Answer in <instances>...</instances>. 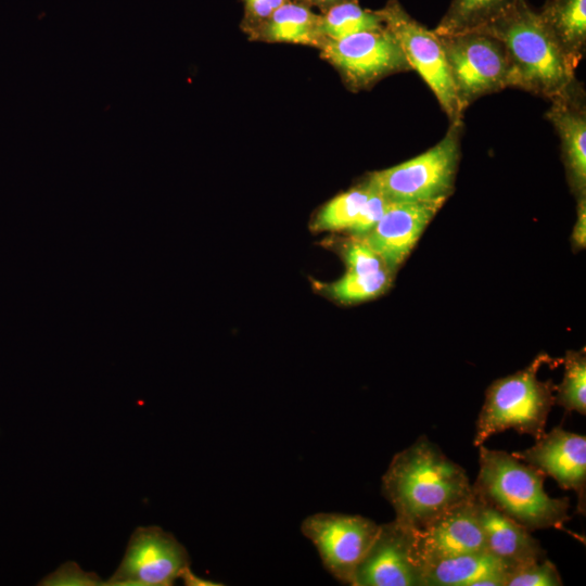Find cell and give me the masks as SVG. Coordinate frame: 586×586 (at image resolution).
I'll return each instance as SVG.
<instances>
[{
  "instance_id": "6da1fadb",
  "label": "cell",
  "mask_w": 586,
  "mask_h": 586,
  "mask_svg": "<svg viewBox=\"0 0 586 586\" xmlns=\"http://www.w3.org/2000/svg\"><path fill=\"white\" fill-rule=\"evenodd\" d=\"M382 494L397 522L419 530L469 499L473 489L464 469L422 435L393 457L382 476Z\"/></svg>"
},
{
  "instance_id": "7a4b0ae2",
  "label": "cell",
  "mask_w": 586,
  "mask_h": 586,
  "mask_svg": "<svg viewBox=\"0 0 586 586\" xmlns=\"http://www.w3.org/2000/svg\"><path fill=\"white\" fill-rule=\"evenodd\" d=\"M498 39L508 61V87L549 100L575 80V67L565 56L538 12L518 1L500 17L476 30Z\"/></svg>"
},
{
  "instance_id": "3957f363",
  "label": "cell",
  "mask_w": 586,
  "mask_h": 586,
  "mask_svg": "<svg viewBox=\"0 0 586 586\" xmlns=\"http://www.w3.org/2000/svg\"><path fill=\"white\" fill-rule=\"evenodd\" d=\"M546 475L505 450L479 446V473L473 493L528 531H566L568 497L552 498L544 489Z\"/></svg>"
},
{
  "instance_id": "277c9868",
  "label": "cell",
  "mask_w": 586,
  "mask_h": 586,
  "mask_svg": "<svg viewBox=\"0 0 586 586\" xmlns=\"http://www.w3.org/2000/svg\"><path fill=\"white\" fill-rule=\"evenodd\" d=\"M542 362L538 357L524 370L492 383L476 420L474 446L509 429L535 440L545 433L555 396L551 383L537 379Z\"/></svg>"
},
{
  "instance_id": "5b68a950",
  "label": "cell",
  "mask_w": 586,
  "mask_h": 586,
  "mask_svg": "<svg viewBox=\"0 0 586 586\" xmlns=\"http://www.w3.org/2000/svg\"><path fill=\"white\" fill-rule=\"evenodd\" d=\"M462 120L453 122L444 138L422 154L374 171L367 179L390 202L447 199L460 158Z\"/></svg>"
},
{
  "instance_id": "8992f818",
  "label": "cell",
  "mask_w": 586,
  "mask_h": 586,
  "mask_svg": "<svg viewBox=\"0 0 586 586\" xmlns=\"http://www.w3.org/2000/svg\"><path fill=\"white\" fill-rule=\"evenodd\" d=\"M378 12L411 69L430 87L450 123L462 120L464 110L457 97L441 37L415 20L397 0H388Z\"/></svg>"
},
{
  "instance_id": "52a82bcc",
  "label": "cell",
  "mask_w": 586,
  "mask_h": 586,
  "mask_svg": "<svg viewBox=\"0 0 586 586\" xmlns=\"http://www.w3.org/2000/svg\"><path fill=\"white\" fill-rule=\"evenodd\" d=\"M440 37L463 110L480 97L508 87V61L498 39L481 31Z\"/></svg>"
},
{
  "instance_id": "ba28073f",
  "label": "cell",
  "mask_w": 586,
  "mask_h": 586,
  "mask_svg": "<svg viewBox=\"0 0 586 586\" xmlns=\"http://www.w3.org/2000/svg\"><path fill=\"white\" fill-rule=\"evenodd\" d=\"M321 56L333 65L353 90L372 86L383 77L411 69L394 37L384 26L341 39H327Z\"/></svg>"
},
{
  "instance_id": "9c48e42d",
  "label": "cell",
  "mask_w": 586,
  "mask_h": 586,
  "mask_svg": "<svg viewBox=\"0 0 586 586\" xmlns=\"http://www.w3.org/2000/svg\"><path fill=\"white\" fill-rule=\"evenodd\" d=\"M379 526L361 515L320 512L306 518L301 530L317 548L324 568L340 582L353 585Z\"/></svg>"
},
{
  "instance_id": "30bf717a",
  "label": "cell",
  "mask_w": 586,
  "mask_h": 586,
  "mask_svg": "<svg viewBox=\"0 0 586 586\" xmlns=\"http://www.w3.org/2000/svg\"><path fill=\"white\" fill-rule=\"evenodd\" d=\"M190 568L186 548L158 526L137 527L109 586H169Z\"/></svg>"
},
{
  "instance_id": "8fae6325",
  "label": "cell",
  "mask_w": 586,
  "mask_h": 586,
  "mask_svg": "<svg viewBox=\"0 0 586 586\" xmlns=\"http://www.w3.org/2000/svg\"><path fill=\"white\" fill-rule=\"evenodd\" d=\"M412 546L422 572L442 560L486 550L474 493L423 527L412 530Z\"/></svg>"
},
{
  "instance_id": "7c38bea8",
  "label": "cell",
  "mask_w": 586,
  "mask_h": 586,
  "mask_svg": "<svg viewBox=\"0 0 586 586\" xmlns=\"http://www.w3.org/2000/svg\"><path fill=\"white\" fill-rule=\"evenodd\" d=\"M353 586H423V572L413 555L412 530L396 520L380 525L356 569Z\"/></svg>"
},
{
  "instance_id": "4fadbf2b",
  "label": "cell",
  "mask_w": 586,
  "mask_h": 586,
  "mask_svg": "<svg viewBox=\"0 0 586 586\" xmlns=\"http://www.w3.org/2000/svg\"><path fill=\"white\" fill-rule=\"evenodd\" d=\"M521 461L551 476L563 489L577 495L579 513H585L586 436L561 426L544 433L536 443L522 451L512 453Z\"/></svg>"
},
{
  "instance_id": "5bb4252c",
  "label": "cell",
  "mask_w": 586,
  "mask_h": 586,
  "mask_svg": "<svg viewBox=\"0 0 586 586\" xmlns=\"http://www.w3.org/2000/svg\"><path fill=\"white\" fill-rule=\"evenodd\" d=\"M445 200L390 202L379 222L362 240L388 269L396 268L410 253Z\"/></svg>"
},
{
  "instance_id": "9a60e30c",
  "label": "cell",
  "mask_w": 586,
  "mask_h": 586,
  "mask_svg": "<svg viewBox=\"0 0 586 586\" xmlns=\"http://www.w3.org/2000/svg\"><path fill=\"white\" fill-rule=\"evenodd\" d=\"M547 118L553 125L562 146L571 184L579 198L586 189V111L584 92L574 80L551 99Z\"/></svg>"
},
{
  "instance_id": "2e32d148",
  "label": "cell",
  "mask_w": 586,
  "mask_h": 586,
  "mask_svg": "<svg viewBox=\"0 0 586 586\" xmlns=\"http://www.w3.org/2000/svg\"><path fill=\"white\" fill-rule=\"evenodd\" d=\"M479 520L486 550L510 571L545 559L546 552L527 528L475 494Z\"/></svg>"
},
{
  "instance_id": "e0dca14e",
  "label": "cell",
  "mask_w": 586,
  "mask_h": 586,
  "mask_svg": "<svg viewBox=\"0 0 586 586\" xmlns=\"http://www.w3.org/2000/svg\"><path fill=\"white\" fill-rule=\"evenodd\" d=\"M510 569L487 550L436 562L423 570V586H506Z\"/></svg>"
},
{
  "instance_id": "ac0fdd59",
  "label": "cell",
  "mask_w": 586,
  "mask_h": 586,
  "mask_svg": "<svg viewBox=\"0 0 586 586\" xmlns=\"http://www.w3.org/2000/svg\"><path fill=\"white\" fill-rule=\"evenodd\" d=\"M320 24L321 14L314 12L310 5L300 0H289L249 34L258 40L320 49L327 40L321 34Z\"/></svg>"
},
{
  "instance_id": "d6986e66",
  "label": "cell",
  "mask_w": 586,
  "mask_h": 586,
  "mask_svg": "<svg viewBox=\"0 0 586 586\" xmlns=\"http://www.w3.org/2000/svg\"><path fill=\"white\" fill-rule=\"evenodd\" d=\"M574 67L586 47V0H547L538 12Z\"/></svg>"
},
{
  "instance_id": "ffe728a7",
  "label": "cell",
  "mask_w": 586,
  "mask_h": 586,
  "mask_svg": "<svg viewBox=\"0 0 586 586\" xmlns=\"http://www.w3.org/2000/svg\"><path fill=\"white\" fill-rule=\"evenodd\" d=\"M520 0H453L434 33L450 36L476 31L491 24Z\"/></svg>"
},
{
  "instance_id": "44dd1931",
  "label": "cell",
  "mask_w": 586,
  "mask_h": 586,
  "mask_svg": "<svg viewBox=\"0 0 586 586\" xmlns=\"http://www.w3.org/2000/svg\"><path fill=\"white\" fill-rule=\"evenodd\" d=\"M384 27L377 11L364 9L357 0H343L321 13V34L326 39H341L353 34Z\"/></svg>"
},
{
  "instance_id": "7402d4cb",
  "label": "cell",
  "mask_w": 586,
  "mask_h": 586,
  "mask_svg": "<svg viewBox=\"0 0 586 586\" xmlns=\"http://www.w3.org/2000/svg\"><path fill=\"white\" fill-rule=\"evenodd\" d=\"M370 190L371 187L366 181L333 198L319 211L313 222V230H348L368 199Z\"/></svg>"
},
{
  "instance_id": "603a6c76",
  "label": "cell",
  "mask_w": 586,
  "mask_h": 586,
  "mask_svg": "<svg viewBox=\"0 0 586 586\" xmlns=\"http://www.w3.org/2000/svg\"><path fill=\"white\" fill-rule=\"evenodd\" d=\"M564 375L557 387L555 403L569 411L586 415V357L585 352H568L564 358Z\"/></svg>"
},
{
  "instance_id": "cb8c5ba5",
  "label": "cell",
  "mask_w": 586,
  "mask_h": 586,
  "mask_svg": "<svg viewBox=\"0 0 586 586\" xmlns=\"http://www.w3.org/2000/svg\"><path fill=\"white\" fill-rule=\"evenodd\" d=\"M390 282L388 268L362 275L346 272L340 280L329 285V293L340 302L357 303L381 294Z\"/></svg>"
},
{
  "instance_id": "d4e9b609",
  "label": "cell",
  "mask_w": 586,
  "mask_h": 586,
  "mask_svg": "<svg viewBox=\"0 0 586 586\" xmlns=\"http://www.w3.org/2000/svg\"><path fill=\"white\" fill-rule=\"evenodd\" d=\"M557 566L548 559L532 562L509 572L506 586H561Z\"/></svg>"
},
{
  "instance_id": "484cf974",
  "label": "cell",
  "mask_w": 586,
  "mask_h": 586,
  "mask_svg": "<svg viewBox=\"0 0 586 586\" xmlns=\"http://www.w3.org/2000/svg\"><path fill=\"white\" fill-rule=\"evenodd\" d=\"M370 187L368 199L348 229L356 239H362L374 228L390 204V201L380 191L371 184Z\"/></svg>"
},
{
  "instance_id": "4316f807",
  "label": "cell",
  "mask_w": 586,
  "mask_h": 586,
  "mask_svg": "<svg viewBox=\"0 0 586 586\" xmlns=\"http://www.w3.org/2000/svg\"><path fill=\"white\" fill-rule=\"evenodd\" d=\"M347 272L372 273L387 268L382 258L362 240L356 239L345 249Z\"/></svg>"
},
{
  "instance_id": "83f0119b",
  "label": "cell",
  "mask_w": 586,
  "mask_h": 586,
  "mask_svg": "<svg viewBox=\"0 0 586 586\" xmlns=\"http://www.w3.org/2000/svg\"><path fill=\"white\" fill-rule=\"evenodd\" d=\"M39 585L44 586H99L104 582L92 572L82 571L75 562H66L47 575Z\"/></svg>"
},
{
  "instance_id": "f1b7e54d",
  "label": "cell",
  "mask_w": 586,
  "mask_h": 586,
  "mask_svg": "<svg viewBox=\"0 0 586 586\" xmlns=\"http://www.w3.org/2000/svg\"><path fill=\"white\" fill-rule=\"evenodd\" d=\"M289 0H243L242 27L250 33L263 24L278 8Z\"/></svg>"
},
{
  "instance_id": "f546056e",
  "label": "cell",
  "mask_w": 586,
  "mask_h": 586,
  "mask_svg": "<svg viewBox=\"0 0 586 586\" xmlns=\"http://www.w3.org/2000/svg\"><path fill=\"white\" fill-rule=\"evenodd\" d=\"M574 243L579 247H585L586 243V201L585 196L579 198L577 206V220L573 230Z\"/></svg>"
},
{
  "instance_id": "4dcf8cb0",
  "label": "cell",
  "mask_w": 586,
  "mask_h": 586,
  "mask_svg": "<svg viewBox=\"0 0 586 586\" xmlns=\"http://www.w3.org/2000/svg\"><path fill=\"white\" fill-rule=\"evenodd\" d=\"M182 581L184 582L186 585H189V586H216V585H221V584H218V583H214L212 581H206V579H203V578H200L199 576H196L192 571L191 569H187L183 574L181 575Z\"/></svg>"
},
{
  "instance_id": "1f68e13d",
  "label": "cell",
  "mask_w": 586,
  "mask_h": 586,
  "mask_svg": "<svg viewBox=\"0 0 586 586\" xmlns=\"http://www.w3.org/2000/svg\"><path fill=\"white\" fill-rule=\"evenodd\" d=\"M308 5H315V7H318L320 8L322 11L328 9L329 7L337 3V2H341L343 0H300Z\"/></svg>"
}]
</instances>
